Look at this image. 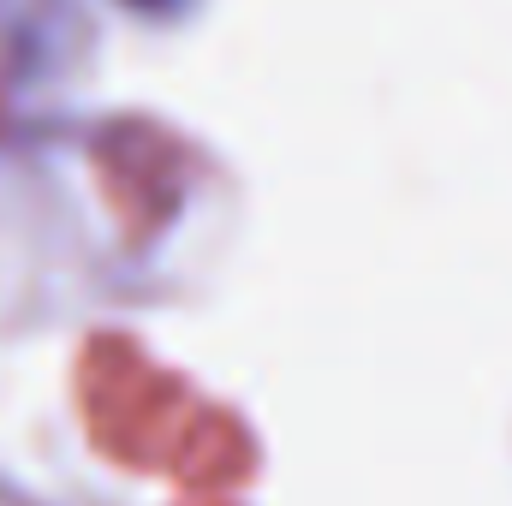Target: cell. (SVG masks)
I'll use <instances>...</instances> for the list:
<instances>
[{"label": "cell", "instance_id": "cell-1", "mask_svg": "<svg viewBox=\"0 0 512 506\" xmlns=\"http://www.w3.org/2000/svg\"><path fill=\"white\" fill-rule=\"evenodd\" d=\"M131 6H155L161 12V6H179V0H131Z\"/></svg>", "mask_w": 512, "mask_h": 506}]
</instances>
